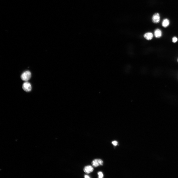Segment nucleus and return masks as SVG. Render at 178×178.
Returning <instances> with one entry per match:
<instances>
[{"instance_id":"9d476101","label":"nucleus","mask_w":178,"mask_h":178,"mask_svg":"<svg viewBox=\"0 0 178 178\" xmlns=\"http://www.w3.org/2000/svg\"><path fill=\"white\" fill-rule=\"evenodd\" d=\"M178 41V39L176 37H174L172 39V41L174 43H175Z\"/></svg>"},{"instance_id":"6e6552de","label":"nucleus","mask_w":178,"mask_h":178,"mask_svg":"<svg viewBox=\"0 0 178 178\" xmlns=\"http://www.w3.org/2000/svg\"><path fill=\"white\" fill-rule=\"evenodd\" d=\"M170 21L167 19H164L163 21L162 25L164 28H167L170 24Z\"/></svg>"},{"instance_id":"9b49d317","label":"nucleus","mask_w":178,"mask_h":178,"mask_svg":"<svg viewBox=\"0 0 178 178\" xmlns=\"http://www.w3.org/2000/svg\"><path fill=\"white\" fill-rule=\"evenodd\" d=\"M112 143L115 146H116L118 144V142L116 141H114L112 142Z\"/></svg>"},{"instance_id":"f03ea898","label":"nucleus","mask_w":178,"mask_h":178,"mask_svg":"<svg viewBox=\"0 0 178 178\" xmlns=\"http://www.w3.org/2000/svg\"><path fill=\"white\" fill-rule=\"evenodd\" d=\"M92 164L93 166L97 167L100 166H102L103 162L101 159H96L93 160Z\"/></svg>"},{"instance_id":"423d86ee","label":"nucleus","mask_w":178,"mask_h":178,"mask_svg":"<svg viewBox=\"0 0 178 178\" xmlns=\"http://www.w3.org/2000/svg\"><path fill=\"white\" fill-rule=\"evenodd\" d=\"M162 33L161 30L159 29H156L154 32V35L156 38H159L162 36Z\"/></svg>"},{"instance_id":"f257e3e1","label":"nucleus","mask_w":178,"mask_h":178,"mask_svg":"<svg viewBox=\"0 0 178 178\" xmlns=\"http://www.w3.org/2000/svg\"><path fill=\"white\" fill-rule=\"evenodd\" d=\"M31 77V72L27 71L24 72L21 76V79L23 81H27L30 79Z\"/></svg>"},{"instance_id":"7ed1b4c3","label":"nucleus","mask_w":178,"mask_h":178,"mask_svg":"<svg viewBox=\"0 0 178 178\" xmlns=\"http://www.w3.org/2000/svg\"><path fill=\"white\" fill-rule=\"evenodd\" d=\"M22 88L23 90L26 92H29L32 90L31 85L29 82H26L23 84Z\"/></svg>"},{"instance_id":"f8f14e48","label":"nucleus","mask_w":178,"mask_h":178,"mask_svg":"<svg viewBox=\"0 0 178 178\" xmlns=\"http://www.w3.org/2000/svg\"><path fill=\"white\" fill-rule=\"evenodd\" d=\"M84 177L85 178H90V177L88 175H85L84 176Z\"/></svg>"},{"instance_id":"20e7f679","label":"nucleus","mask_w":178,"mask_h":178,"mask_svg":"<svg viewBox=\"0 0 178 178\" xmlns=\"http://www.w3.org/2000/svg\"><path fill=\"white\" fill-rule=\"evenodd\" d=\"M152 20L154 23H159L160 20V16L159 14L158 13H156L154 14L152 17Z\"/></svg>"},{"instance_id":"ddd939ff","label":"nucleus","mask_w":178,"mask_h":178,"mask_svg":"<svg viewBox=\"0 0 178 178\" xmlns=\"http://www.w3.org/2000/svg\"><path fill=\"white\" fill-rule=\"evenodd\" d=\"M177 62H178V58L177 59Z\"/></svg>"},{"instance_id":"39448f33","label":"nucleus","mask_w":178,"mask_h":178,"mask_svg":"<svg viewBox=\"0 0 178 178\" xmlns=\"http://www.w3.org/2000/svg\"><path fill=\"white\" fill-rule=\"evenodd\" d=\"M93 167L91 166L88 165L85 167L84 169V172L86 174H89L94 171Z\"/></svg>"},{"instance_id":"1a4fd4ad","label":"nucleus","mask_w":178,"mask_h":178,"mask_svg":"<svg viewBox=\"0 0 178 178\" xmlns=\"http://www.w3.org/2000/svg\"><path fill=\"white\" fill-rule=\"evenodd\" d=\"M98 178H102L104 177L103 174L101 171L98 172Z\"/></svg>"},{"instance_id":"0eeeda50","label":"nucleus","mask_w":178,"mask_h":178,"mask_svg":"<svg viewBox=\"0 0 178 178\" xmlns=\"http://www.w3.org/2000/svg\"><path fill=\"white\" fill-rule=\"evenodd\" d=\"M153 35L151 33L149 32L145 33L144 35V37L148 40H150L153 37Z\"/></svg>"}]
</instances>
